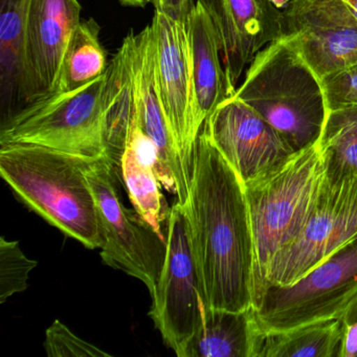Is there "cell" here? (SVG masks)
<instances>
[{
	"instance_id": "obj_4",
	"label": "cell",
	"mask_w": 357,
	"mask_h": 357,
	"mask_svg": "<svg viewBox=\"0 0 357 357\" xmlns=\"http://www.w3.org/2000/svg\"><path fill=\"white\" fill-rule=\"evenodd\" d=\"M325 175V160L317 144L294 154L268 176L244 187L256 252V287L273 257L306 227Z\"/></svg>"
},
{
	"instance_id": "obj_26",
	"label": "cell",
	"mask_w": 357,
	"mask_h": 357,
	"mask_svg": "<svg viewBox=\"0 0 357 357\" xmlns=\"http://www.w3.org/2000/svg\"><path fill=\"white\" fill-rule=\"evenodd\" d=\"M340 319L344 324L342 357H357V301Z\"/></svg>"
},
{
	"instance_id": "obj_8",
	"label": "cell",
	"mask_w": 357,
	"mask_h": 357,
	"mask_svg": "<svg viewBox=\"0 0 357 357\" xmlns=\"http://www.w3.org/2000/svg\"><path fill=\"white\" fill-rule=\"evenodd\" d=\"M357 238V175H325L319 199L306 227L269 263L263 286L290 285L338 248Z\"/></svg>"
},
{
	"instance_id": "obj_17",
	"label": "cell",
	"mask_w": 357,
	"mask_h": 357,
	"mask_svg": "<svg viewBox=\"0 0 357 357\" xmlns=\"http://www.w3.org/2000/svg\"><path fill=\"white\" fill-rule=\"evenodd\" d=\"M158 158L155 148L141 128L127 141L121 160V171L135 212L160 237L166 239L170 217L165 196L156 175Z\"/></svg>"
},
{
	"instance_id": "obj_1",
	"label": "cell",
	"mask_w": 357,
	"mask_h": 357,
	"mask_svg": "<svg viewBox=\"0 0 357 357\" xmlns=\"http://www.w3.org/2000/svg\"><path fill=\"white\" fill-rule=\"evenodd\" d=\"M206 307L254 306L256 252L245 189L204 128L195 141L185 202Z\"/></svg>"
},
{
	"instance_id": "obj_2",
	"label": "cell",
	"mask_w": 357,
	"mask_h": 357,
	"mask_svg": "<svg viewBox=\"0 0 357 357\" xmlns=\"http://www.w3.org/2000/svg\"><path fill=\"white\" fill-rule=\"evenodd\" d=\"M89 162L29 144L0 145V174L31 210L89 250L101 248Z\"/></svg>"
},
{
	"instance_id": "obj_6",
	"label": "cell",
	"mask_w": 357,
	"mask_h": 357,
	"mask_svg": "<svg viewBox=\"0 0 357 357\" xmlns=\"http://www.w3.org/2000/svg\"><path fill=\"white\" fill-rule=\"evenodd\" d=\"M356 301L357 238L294 283L263 286L252 308L261 331L268 333L342 319Z\"/></svg>"
},
{
	"instance_id": "obj_22",
	"label": "cell",
	"mask_w": 357,
	"mask_h": 357,
	"mask_svg": "<svg viewBox=\"0 0 357 357\" xmlns=\"http://www.w3.org/2000/svg\"><path fill=\"white\" fill-rule=\"evenodd\" d=\"M319 146L326 174L357 175V106L328 112Z\"/></svg>"
},
{
	"instance_id": "obj_7",
	"label": "cell",
	"mask_w": 357,
	"mask_h": 357,
	"mask_svg": "<svg viewBox=\"0 0 357 357\" xmlns=\"http://www.w3.org/2000/svg\"><path fill=\"white\" fill-rule=\"evenodd\" d=\"M107 158L89 162L86 175L97 204L104 263L145 284L153 294L166 258V239L123 206Z\"/></svg>"
},
{
	"instance_id": "obj_13",
	"label": "cell",
	"mask_w": 357,
	"mask_h": 357,
	"mask_svg": "<svg viewBox=\"0 0 357 357\" xmlns=\"http://www.w3.org/2000/svg\"><path fill=\"white\" fill-rule=\"evenodd\" d=\"M81 10L78 0H30L24 35V107L53 91Z\"/></svg>"
},
{
	"instance_id": "obj_30",
	"label": "cell",
	"mask_w": 357,
	"mask_h": 357,
	"mask_svg": "<svg viewBox=\"0 0 357 357\" xmlns=\"http://www.w3.org/2000/svg\"><path fill=\"white\" fill-rule=\"evenodd\" d=\"M346 3L350 6L351 9L354 12L355 15L357 16V0H346Z\"/></svg>"
},
{
	"instance_id": "obj_14",
	"label": "cell",
	"mask_w": 357,
	"mask_h": 357,
	"mask_svg": "<svg viewBox=\"0 0 357 357\" xmlns=\"http://www.w3.org/2000/svg\"><path fill=\"white\" fill-rule=\"evenodd\" d=\"M216 29L227 93L234 96L248 64L282 36L281 10L271 0H195Z\"/></svg>"
},
{
	"instance_id": "obj_28",
	"label": "cell",
	"mask_w": 357,
	"mask_h": 357,
	"mask_svg": "<svg viewBox=\"0 0 357 357\" xmlns=\"http://www.w3.org/2000/svg\"><path fill=\"white\" fill-rule=\"evenodd\" d=\"M122 5L128 7L144 8L149 3H153V0H119Z\"/></svg>"
},
{
	"instance_id": "obj_20",
	"label": "cell",
	"mask_w": 357,
	"mask_h": 357,
	"mask_svg": "<svg viewBox=\"0 0 357 357\" xmlns=\"http://www.w3.org/2000/svg\"><path fill=\"white\" fill-rule=\"evenodd\" d=\"M344 324L330 319L280 332H262L255 357H342Z\"/></svg>"
},
{
	"instance_id": "obj_19",
	"label": "cell",
	"mask_w": 357,
	"mask_h": 357,
	"mask_svg": "<svg viewBox=\"0 0 357 357\" xmlns=\"http://www.w3.org/2000/svg\"><path fill=\"white\" fill-rule=\"evenodd\" d=\"M30 0H0V102L3 121L24 108V35Z\"/></svg>"
},
{
	"instance_id": "obj_24",
	"label": "cell",
	"mask_w": 357,
	"mask_h": 357,
	"mask_svg": "<svg viewBox=\"0 0 357 357\" xmlns=\"http://www.w3.org/2000/svg\"><path fill=\"white\" fill-rule=\"evenodd\" d=\"M45 348L50 357H108L109 353L83 340L56 319L45 334Z\"/></svg>"
},
{
	"instance_id": "obj_10",
	"label": "cell",
	"mask_w": 357,
	"mask_h": 357,
	"mask_svg": "<svg viewBox=\"0 0 357 357\" xmlns=\"http://www.w3.org/2000/svg\"><path fill=\"white\" fill-rule=\"evenodd\" d=\"M281 28L321 80L357 62V16L346 0H292Z\"/></svg>"
},
{
	"instance_id": "obj_23",
	"label": "cell",
	"mask_w": 357,
	"mask_h": 357,
	"mask_svg": "<svg viewBox=\"0 0 357 357\" xmlns=\"http://www.w3.org/2000/svg\"><path fill=\"white\" fill-rule=\"evenodd\" d=\"M37 262L29 259L17 241L0 239V303L28 288L29 275Z\"/></svg>"
},
{
	"instance_id": "obj_11",
	"label": "cell",
	"mask_w": 357,
	"mask_h": 357,
	"mask_svg": "<svg viewBox=\"0 0 357 357\" xmlns=\"http://www.w3.org/2000/svg\"><path fill=\"white\" fill-rule=\"evenodd\" d=\"M202 128L244 187L268 176L296 154L269 123L234 96L217 106Z\"/></svg>"
},
{
	"instance_id": "obj_25",
	"label": "cell",
	"mask_w": 357,
	"mask_h": 357,
	"mask_svg": "<svg viewBox=\"0 0 357 357\" xmlns=\"http://www.w3.org/2000/svg\"><path fill=\"white\" fill-rule=\"evenodd\" d=\"M328 112L357 106V62L321 80Z\"/></svg>"
},
{
	"instance_id": "obj_15",
	"label": "cell",
	"mask_w": 357,
	"mask_h": 357,
	"mask_svg": "<svg viewBox=\"0 0 357 357\" xmlns=\"http://www.w3.org/2000/svg\"><path fill=\"white\" fill-rule=\"evenodd\" d=\"M133 81L139 124L155 148L156 175L165 189L185 204L189 193L190 176L183 166L162 107L156 79L155 40L151 24L132 32Z\"/></svg>"
},
{
	"instance_id": "obj_3",
	"label": "cell",
	"mask_w": 357,
	"mask_h": 357,
	"mask_svg": "<svg viewBox=\"0 0 357 357\" xmlns=\"http://www.w3.org/2000/svg\"><path fill=\"white\" fill-rule=\"evenodd\" d=\"M234 97L258 112L294 153L319 144L328 116L323 84L287 39L257 54Z\"/></svg>"
},
{
	"instance_id": "obj_21",
	"label": "cell",
	"mask_w": 357,
	"mask_h": 357,
	"mask_svg": "<svg viewBox=\"0 0 357 357\" xmlns=\"http://www.w3.org/2000/svg\"><path fill=\"white\" fill-rule=\"evenodd\" d=\"M100 28L93 18L75 29L62 58L52 93L79 91L103 76L107 70V53L100 41Z\"/></svg>"
},
{
	"instance_id": "obj_12",
	"label": "cell",
	"mask_w": 357,
	"mask_h": 357,
	"mask_svg": "<svg viewBox=\"0 0 357 357\" xmlns=\"http://www.w3.org/2000/svg\"><path fill=\"white\" fill-rule=\"evenodd\" d=\"M155 40L156 79L162 107L183 166L191 177L194 145V93L185 22L160 10L151 22Z\"/></svg>"
},
{
	"instance_id": "obj_18",
	"label": "cell",
	"mask_w": 357,
	"mask_h": 357,
	"mask_svg": "<svg viewBox=\"0 0 357 357\" xmlns=\"http://www.w3.org/2000/svg\"><path fill=\"white\" fill-rule=\"evenodd\" d=\"M261 333L252 307L229 311L204 306L181 357H255Z\"/></svg>"
},
{
	"instance_id": "obj_29",
	"label": "cell",
	"mask_w": 357,
	"mask_h": 357,
	"mask_svg": "<svg viewBox=\"0 0 357 357\" xmlns=\"http://www.w3.org/2000/svg\"><path fill=\"white\" fill-rule=\"evenodd\" d=\"M271 1L277 9L281 10L282 11V10L288 7V5L291 3L292 0H271Z\"/></svg>"
},
{
	"instance_id": "obj_9",
	"label": "cell",
	"mask_w": 357,
	"mask_h": 357,
	"mask_svg": "<svg viewBox=\"0 0 357 357\" xmlns=\"http://www.w3.org/2000/svg\"><path fill=\"white\" fill-rule=\"evenodd\" d=\"M164 265L151 294L150 317L165 342L178 357L197 331L206 306L192 246L189 218L177 200L171 208L166 231Z\"/></svg>"
},
{
	"instance_id": "obj_16",
	"label": "cell",
	"mask_w": 357,
	"mask_h": 357,
	"mask_svg": "<svg viewBox=\"0 0 357 357\" xmlns=\"http://www.w3.org/2000/svg\"><path fill=\"white\" fill-rule=\"evenodd\" d=\"M194 93V127L197 135L217 106L229 98L216 29L196 1L185 20Z\"/></svg>"
},
{
	"instance_id": "obj_27",
	"label": "cell",
	"mask_w": 357,
	"mask_h": 357,
	"mask_svg": "<svg viewBox=\"0 0 357 357\" xmlns=\"http://www.w3.org/2000/svg\"><path fill=\"white\" fill-rule=\"evenodd\" d=\"M195 3V0H153L152 3L156 10L185 22Z\"/></svg>"
},
{
	"instance_id": "obj_5",
	"label": "cell",
	"mask_w": 357,
	"mask_h": 357,
	"mask_svg": "<svg viewBox=\"0 0 357 357\" xmlns=\"http://www.w3.org/2000/svg\"><path fill=\"white\" fill-rule=\"evenodd\" d=\"M106 82L107 73L79 91L24 106L1 122L0 145L41 146L87 160L106 158Z\"/></svg>"
}]
</instances>
